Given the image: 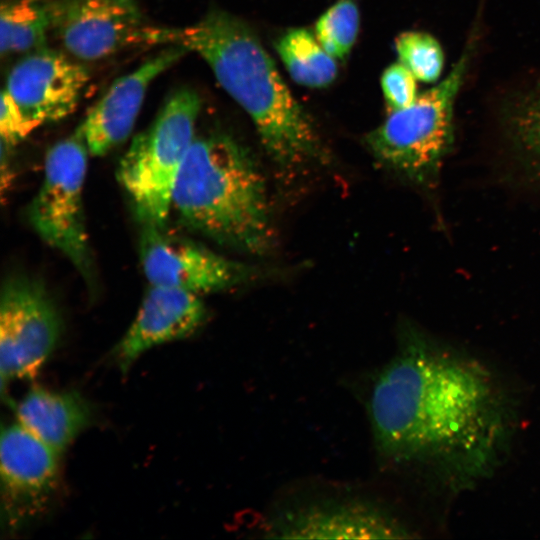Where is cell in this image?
<instances>
[{
    "mask_svg": "<svg viewBox=\"0 0 540 540\" xmlns=\"http://www.w3.org/2000/svg\"><path fill=\"white\" fill-rule=\"evenodd\" d=\"M272 537L289 539H398L409 534L390 515L369 504L336 503L291 512L277 521Z\"/></svg>",
    "mask_w": 540,
    "mask_h": 540,
    "instance_id": "obj_14",
    "label": "cell"
},
{
    "mask_svg": "<svg viewBox=\"0 0 540 540\" xmlns=\"http://www.w3.org/2000/svg\"><path fill=\"white\" fill-rule=\"evenodd\" d=\"M416 78L400 62L387 67L381 77V87L391 111L410 106L418 97Z\"/></svg>",
    "mask_w": 540,
    "mask_h": 540,
    "instance_id": "obj_20",
    "label": "cell"
},
{
    "mask_svg": "<svg viewBox=\"0 0 540 540\" xmlns=\"http://www.w3.org/2000/svg\"><path fill=\"white\" fill-rule=\"evenodd\" d=\"M89 80L87 68L60 51H31L11 68L4 89L38 125L71 114Z\"/></svg>",
    "mask_w": 540,
    "mask_h": 540,
    "instance_id": "obj_11",
    "label": "cell"
},
{
    "mask_svg": "<svg viewBox=\"0 0 540 540\" xmlns=\"http://www.w3.org/2000/svg\"><path fill=\"white\" fill-rule=\"evenodd\" d=\"M54 0H3L0 8L1 55L44 47L53 28Z\"/></svg>",
    "mask_w": 540,
    "mask_h": 540,
    "instance_id": "obj_16",
    "label": "cell"
},
{
    "mask_svg": "<svg viewBox=\"0 0 540 540\" xmlns=\"http://www.w3.org/2000/svg\"><path fill=\"white\" fill-rule=\"evenodd\" d=\"M395 48L400 63L417 80L425 83L438 80L443 70L444 54L433 36L420 31H407L397 37Z\"/></svg>",
    "mask_w": 540,
    "mask_h": 540,
    "instance_id": "obj_19",
    "label": "cell"
},
{
    "mask_svg": "<svg viewBox=\"0 0 540 540\" xmlns=\"http://www.w3.org/2000/svg\"><path fill=\"white\" fill-rule=\"evenodd\" d=\"M200 107L195 91L181 88L172 93L119 163L118 180L142 225L165 226L177 176L195 139Z\"/></svg>",
    "mask_w": 540,
    "mask_h": 540,
    "instance_id": "obj_4",
    "label": "cell"
},
{
    "mask_svg": "<svg viewBox=\"0 0 540 540\" xmlns=\"http://www.w3.org/2000/svg\"><path fill=\"white\" fill-rule=\"evenodd\" d=\"M205 318L206 308L199 294L149 285L133 322L114 351L122 372L149 349L192 335Z\"/></svg>",
    "mask_w": 540,
    "mask_h": 540,
    "instance_id": "obj_13",
    "label": "cell"
},
{
    "mask_svg": "<svg viewBox=\"0 0 540 540\" xmlns=\"http://www.w3.org/2000/svg\"><path fill=\"white\" fill-rule=\"evenodd\" d=\"M511 123L520 146L540 164V95L523 104Z\"/></svg>",
    "mask_w": 540,
    "mask_h": 540,
    "instance_id": "obj_21",
    "label": "cell"
},
{
    "mask_svg": "<svg viewBox=\"0 0 540 540\" xmlns=\"http://www.w3.org/2000/svg\"><path fill=\"white\" fill-rule=\"evenodd\" d=\"M164 228L142 225L139 254L149 285L200 295L227 289L246 276L240 264Z\"/></svg>",
    "mask_w": 540,
    "mask_h": 540,
    "instance_id": "obj_9",
    "label": "cell"
},
{
    "mask_svg": "<svg viewBox=\"0 0 540 540\" xmlns=\"http://www.w3.org/2000/svg\"><path fill=\"white\" fill-rule=\"evenodd\" d=\"M17 422L58 454L87 427L88 402L78 393L30 389L15 407Z\"/></svg>",
    "mask_w": 540,
    "mask_h": 540,
    "instance_id": "obj_15",
    "label": "cell"
},
{
    "mask_svg": "<svg viewBox=\"0 0 540 540\" xmlns=\"http://www.w3.org/2000/svg\"><path fill=\"white\" fill-rule=\"evenodd\" d=\"M59 456L18 422L2 427L1 498L8 526L16 528L46 508L58 484Z\"/></svg>",
    "mask_w": 540,
    "mask_h": 540,
    "instance_id": "obj_10",
    "label": "cell"
},
{
    "mask_svg": "<svg viewBox=\"0 0 540 540\" xmlns=\"http://www.w3.org/2000/svg\"><path fill=\"white\" fill-rule=\"evenodd\" d=\"M359 30V11L355 0H338L315 24V36L324 50L343 59L351 50Z\"/></svg>",
    "mask_w": 540,
    "mask_h": 540,
    "instance_id": "obj_18",
    "label": "cell"
},
{
    "mask_svg": "<svg viewBox=\"0 0 540 540\" xmlns=\"http://www.w3.org/2000/svg\"><path fill=\"white\" fill-rule=\"evenodd\" d=\"M276 50L292 79L309 88L330 85L337 74V65L321 46L316 36L304 28H294L282 35Z\"/></svg>",
    "mask_w": 540,
    "mask_h": 540,
    "instance_id": "obj_17",
    "label": "cell"
},
{
    "mask_svg": "<svg viewBox=\"0 0 540 540\" xmlns=\"http://www.w3.org/2000/svg\"><path fill=\"white\" fill-rule=\"evenodd\" d=\"M62 329L45 286L25 275L9 276L0 297L2 392L16 379L35 376L53 352Z\"/></svg>",
    "mask_w": 540,
    "mask_h": 540,
    "instance_id": "obj_8",
    "label": "cell"
},
{
    "mask_svg": "<svg viewBox=\"0 0 540 540\" xmlns=\"http://www.w3.org/2000/svg\"><path fill=\"white\" fill-rule=\"evenodd\" d=\"M369 406L381 454L422 465L453 494L495 473L518 424L515 397L494 370L409 328L378 375Z\"/></svg>",
    "mask_w": 540,
    "mask_h": 540,
    "instance_id": "obj_1",
    "label": "cell"
},
{
    "mask_svg": "<svg viewBox=\"0 0 540 540\" xmlns=\"http://www.w3.org/2000/svg\"><path fill=\"white\" fill-rule=\"evenodd\" d=\"M175 44L205 60L222 88L250 116L276 162L291 166L320 155L311 121L243 21L212 10L198 22L177 28Z\"/></svg>",
    "mask_w": 540,
    "mask_h": 540,
    "instance_id": "obj_2",
    "label": "cell"
},
{
    "mask_svg": "<svg viewBox=\"0 0 540 540\" xmlns=\"http://www.w3.org/2000/svg\"><path fill=\"white\" fill-rule=\"evenodd\" d=\"M186 52L182 45H168L112 83L75 131L91 155H105L128 138L150 84Z\"/></svg>",
    "mask_w": 540,
    "mask_h": 540,
    "instance_id": "obj_12",
    "label": "cell"
},
{
    "mask_svg": "<svg viewBox=\"0 0 540 540\" xmlns=\"http://www.w3.org/2000/svg\"><path fill=\"white\" fill-rule=\"evenodd\" d=\"M88 154L75 133L48 150L43 180L29 205L28 219L37 234L90 281L93 260L83 207Z\"/></svg>",
    "mask_w": 540,
    "mask_h": 540,
    "instance_id": "obj_6",
    "label": "cell"
},
{
    "mask_svg": "<svg viewBox=\"0 0 540 540\" xmlns=\"http://www.w3.org/2000/svg\"><path fill=\"white\" fill-rule=\"evenodd\" d=\"M469 54L467 48L445 79L410 106L391 111L368 134V147L379 162L417 182L437 175L451 143L453 104Z\"/></svg>",
    "mask_w": 540,
    "mask_h": 540,
    "instance_id": "obj_5",
    "label": "cell"
},
{
    "mask_svg": "<svg viewBox=\"0 0 540 540\" xmlns=\"http://www.w3.org/2000/svg\"><path fill=\"white\" fill-rule=\"evenodd\" d=\"M52 30L83 61L139 45L175 44L177 32L149 23L137 0H54Z\"/></svg>",
    "mask_w": 540,
    "mask_h": 540,
    "instance_id": "obj_7",
    "label": "cell"
},
{
    "mask_svg": "<svg viewBox=\"0 0 540 540\" xmlns=\"http://www.w3.org/2000/svg\"><path fill=\"white\" fill-rule=\"evenodd\" d=\"M172 209L184 225L223 245L261 254L271 244L263 176L227 136L194 139L175 182Z\"/></svg>",
    "mask_w": 540,
    "mask_h": 540,
    "instance_id": "obj_3",
    "label": "cell"
},
{
    "mask_svg": "<svg viewBox=\"0 0 540 540\" xmlns=\"http://www.w3.org/2000/svg\"><path fill=\"white\" fill-rule=\"evenodd\" d=\"M39 125L30 120L6 89L1 93L0 135L1 142L12 147L23 140Z\"/></svg>",
    "mask_w": 540,
    "mask_h": 540,
    "instance_id": "obj_22",
    "label": "cell"
}]
</instances>
